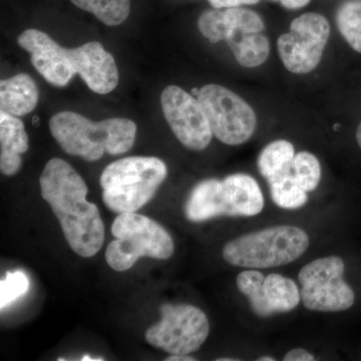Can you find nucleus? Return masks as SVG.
Listing matches in <instances>:
<instances>
[{
  "mask_svg": "<svg viewBox=\"0 0 361 361\" xmlns=\"http://www.w3.org/2000/svg\"><path fill=\"white\" fill-rule=\"evenodd\" d=\"M284 361H314L315 357L305 349L295 348L289 351L285 357Z\"/></svg>",
  "mask_w": 361,
  "mask_h": 361,
  "instance_id": "nucleus-27",
  "label": "nucleus"
},
{
  "mask_svg": "<svg viewBox=\"0 0 361 361\" xmlns=\"http://www.w3.org/2000/svg\"><path fill=\"white\" fill-rule=\"evenodd\" d=\"M160 322L149 327L146 339L171 355H190L203 345L210 332L203 311L189 304H164Z\"/></svg>",
  "mask_w": 361,
  "mask_h": 361,
  "instance_id": "nucleus-8",
  "label": "nucleus"
},
{
  "mask_svg": "<svg viewBox=\"0 0 361 361\" xmlns=\"http://www.w3.org/2000/svg\"><path fill=\"white\" fill-rule=\"evenodd\" d=\"M265 276L257 270H246L237 276L236 283L239 291L249 299L252 310L256 315L266 317L262 298V286Z\"/></svg>",
  "mask_w": 361,
  "mask_h": 361,
  "instance_id": "nucleus-23",
  "label": "nucleus"
},
{
  "mask_svg": "<svg viewBox=\"0 0 361 361\" xmlns=\"http://www.w3.org/2000/svg\"><path fill=\"white\" fill-rule=\"evenodd\" d=\"M39 185L71 250L84 258L97 255L104 245V225L99 208L87 201L85 180L65 160L54 158L45 165Z\"/></svg>",
  "mask_w": 361,
  "mask_h": 361,
  "instance_id": "nucleus-1",
  "label": "nucleus"
},
{
  "mask_svg": "<svg viewBox=\"0 0 361 361\" xmlns=\"http://www.w3.org/2000/svg\"><path fill=\"white\" fill-rule=\"evenodd\" d=\"M266 317L275 313L289 312L295 310L301 300L300 292L290 278L272 273L265 277L262 286Z\"/></svg>",
  "mask_w": 361,
  "mask_h": 361,
  "instance_id": "nucleus-17",
  "label": "nucleus"
},
{
  "mask_svg": "<svg viewBox=\"0 0 361 361\" xmlns=\"http://www.w3.org/2000/svg\"><path fill=\"white\" fill-rule=\"evenodd\" d=\"M197 99L205 111L213 135L219 141L239 146L255 133V111L231 90L219 85H206L199 90Z\"/></svg>",
  "mask_w": 361,
  "mask_h": 361,
  "instance_id": "nucleus-7",
  "label": "nucleus"
},
{
  "mask_svg": "<svg viewBox=\"0 0 361 361\" xmlns=\"http://www.w3.org/2000/svg\"><path fill=\"white\" fill-rule=\"evenodd\" d=\"M292 170L299 186L306 192L314 191L322 179V166L313 154L300 152L292 161Z\"/></svg>",
  "mask_w": 361,
  "mask_h": 361,
  "instance_id": "nucleus-22",
  "label": "nucleus"
},
{
  "mask_svg": "<svg viewBox=\"0 0 361 361\" xmlns=\"http://www.w3.org/2000/svg\"><path fill=\"white\" fill-rule=\"evenodd\" d=\"M166 361H196V358L192 357L189 355H171L166 358Z\"/></svg>",
  "mask_w": 361,
  "mask_h": 361,
  "instance_id": "nucleus-29",
  "label": "nucleus"
},
{
  "mask_svg": "<svg viewBox=\"0 0 361 361\" xmlns=\"http://www.w3.org/2000/svg\"><path fill=\"white\" fill-rule=\"evenodd\" d=\"M263 208L264 197L258 183L251 176L234 174L197 184L188 198L185 214L191 222H203L220 216L251 217Z\"/></svg>",
  "mask_w": 361,
  "mask_h": 361,
  "instance_id": "nucleus-4",
  "label": "nucleus"
},
{
  "mask_svg": "<svg viewBox=\"0 0 361 361\" xmlns=\"http://www.w3.org/2000/svg\"><path fill=\"white\" fill-rule=\"evenodd\" d=\"M167 174V166L156 157L113 161L99 178L104 204L114 213L137 212L154 198Z\"/></svg>",
  "mask_w": 361,
  "mask_h": 361,
  "instance_id": "nucleus-3",
  "label": "nucleus"
},
{
  "mask_svg": "<svg viewBox=\"0 0 361 361\" xmlns=\"http://www.w3.org/2000/svg\"><path fill=\"white\" fill-rule=\"evenodd\" d=\"M71 61L77 75L90 90L99 94H110L118 84V71L113 54L97 42L70 49Z\"/></svg>",
  "mask_w": 361,
  "mask_h": 361,
  "instance_id": "nucleus-13",
  "label": "nucleus"
},
{
  "mask_svg": "<svg viewBox=\"0 0 361 361\" xmlns=\"http://www.w3.org/2000/svg\"><path fill=\"white\" fill-rule=\"evenodd\" d=\"M336 25L343 39L361 54V0H346L336 11Z\"/></svg>",
  "mask_w": 361,
  "mask_h": 361,
  "instance_id": "nucleus-21",
  "label": "nucleus"
},
{
  "mask_svg": "<svg viewBox=\"0 0 361 361\" xmlns=\"http://www.w3.org/2000/svg\"><path fill=\"white\" fill-rule=\"evenodd\" d=\"M197 25L202 35L212 44L225 40L226 25L223 9L214 7L212 9H207L199 16Z\"/></svg>",
  "mask_w": 361,
  "mask_h": 361,
  "instance_id": "nucleus-25",
  "label": "nucleus"
},
{
  "mask_svg": "<svg viewBox=\"0 0 361 361\" xmlns=\"http://www.w3.org/2000/svg\"><path fill=\"white\" fill-rule=\"evenodd\" d=\"M224 42L231 49L237 63L244 68H257L269 56V40L260 32L246 33L237 28H230Z\"/></svg>",
  "mask_w": 361,
  "mask_h": 361,
  "instance_id": "nucleus-16",
  "label": "nucleus"
},
{
  "mask_svg": "<svg viewBox=\"0 0 361 361\" xmlns=\"http://www.w3.org/2000/svg\"><path fill=\"white\" fill-rule=\"evenodd\" d=\"M39 103V90L32 77L18 73L0 82V109L16 116L32 113Z\"/></svg>",
  "mask_w": 361,
  "mask_h": 361,
  "instance_id": "nucleus-15",
  "label": "nucleus"
},
{
  "mask_svg": "<svg viewBox=\"0 0 361 361\" xmlns=\"http://www.w3.org/2000/svg\"><path fill=\"white\" fill-rule=\"evenodd\" d=\"M310 247L307 233L294 226H276L228 242L223 248L226 262L236 267L264 269L289 264Z\"/></svg>",
  "mask_w": 361,
  "mask_h": 361,
  "instance_id": "nucleus-5",
  "label": "nucleus"
},
{
  "mask_svg": "<svg viewBox=\"0 0 361 361\" xmlns=\"http://www.w3.org/2000/svg\"><path fill=\"white\" fill-rule=\"evenodd\" d=\"M0 170L6 176L16 175L21 167V154L28 149L25 123L18 116L0 111Z\"/></svg>",
  "mask_w": 361,
  "mask_h": 361,
  "instance_id": "nucleus-14",
  "label": "nucleus"
},
{
  "mask_svg": "<svg viewBox=\"0 0 361 361\" xmlns=\"http://www.w3.org/2000/svg\"><path fill=\"white\" fill-rule=\"evenodd\" d=\"M295 157V149L290 142L277 140L265 147L258 157L257 166L266 180L274 177L290 167Z\"/></svg>",
  "mask_w": 361,
  "mask_h": 361,
  "instance_id": "nucleus-19",
  "label": "nucleus"
},
{
  "mask_svg": "<svg viewBox=\"0 0 361 361\" xmlns=\"http://www.w3.org/2000/svg\"><path fill=\"white\" fill-rule=\"evenodd\" d=\"M267 180L272 200L280 208L292 210L307 203V192L297 183L292 165Z\"/></svg>",
  "mask_w": 361,
  "mask_h": 361,
  "instance_id": "nucleus-18",
  "label": "nucleus"
},
{
  "mask_svg": "<svg viewBox=\"0 0 361 361\" xmlns=\"http://www.w3.org/2000/svg\"><path fill=\"white\" fill-rule=\"evenodd\" d=\"M258 361H274V358L269 357V356H263V357L258 358Z\"/></svg>",
  "mask_w": 361,
  "mask_h": 361,
  "instance_id": "nucleus-31",
  "label": "nucleus"
},
{
  "mask_svg": "<svg viewBox=\"0 0 361 361\" xmlns=\"http://www.w3.org/2000/svg\"><path fill=\"white\" fill-rule=\"evenodd\" d=\"M75 6L108 26L122 25L129 18L130 0H71Z\"/></svg>",
  "mask_w": 361,
  "mask_h": 361,
  "instance_id": "nucleus-20",
  "label": "nucleus"
},
{
  "mask_svg": "<svg viewBox=\"0 0 361 361\" xmlns=\"http://www.w3.org/2000/svg\"><path fill=\"white\" fill-rule=\"evenodd\" d=\"M30 289V279L23 271L7 272L0 282V308L4 310L16 299L25 295Z\"/></svg>",
  "mask_w": 361,
  "mask_h": 361,
  "instance_id": "nucleus-24",
  "label": "nucleus"
},
{
  "mask_svg": "<svg viewBox=\"0 0 361 361\" xmlns=\"http://www.w3.org/2000/svg\"><path fill=\"white\" fill-rule=\"evenodd\" d=\"M18 45L30 54V63L47 82L56 87H66L77 75L71 61L70 49L44 32L30 28L18 37Z\"/></svg>",
  "mask_w": 361,
  "mask_h": 361,
  "instance_id": "nucleus-12",
  "label": "nucleus"
},
{
  "mask_svg": "<svg viewBox=\"0 0 361 361\" xmlns=\"http://www.w3.org/2000/svg\"><path fill=\"white\" fill-rule=\"evenodd\" d=\"M214 8H233L241 6H254L260 0H208Z\"/></svg>",
  "mask_w": 361,
  "mask_h": 361,
  "instance_id": "nucleus-26",
  "label": "nucleus"
},
{
  "mask_svg": "<svg viewBox=\"0 0 361 361\" xmlns=\"http://www.w3.org/2000/svg\"><path fill=\"white\" fill-rule=\"evenodd\" d=\"M161 111L178 141L192 151H203L212 140V130L198 99L177 85L161 92Z\"/></svg>",
  "mask_w": 361,
  "mask_h": 361,
  "instance_id": "nucleus-11",
  "label": "nucleus"
},
{
  "mask_svg": "<svg viewBox=\"0 0 361 361\" xmlns=\"http://www.w3.org/2000/svg\"><path fill=\"white\" fill-rule=\"evenodd\" d=\"M356 142H357L358 146L361 149V122L358 125L357 130H356Z\"/></svg>",
  "mask_w": 361,
  "mask_h": 361,
  "instance_id": "nucleus-30",
  "label": "nucleus"
},
{
  "mask_svg": "<svg viewBox=\"0 0 361 361\" xmlns=\"http://www.w3.org/2000/svg\"><path fill=\"white\" fill-rule=\"evenodd\" d=\"M272 1H277V0H272Z\"/></svg>",
  "mask_w": 361,
  "mask_h": 361,
  "instance_id": "nucleus-32",
  "label": "nucleus"
},
{
  "mask_svg": "<svg viewBox=\"0 0 361 361\" xmlns=\"http://www.w3.org/2000/svg\"><path fill=\"white\" fill-rule=\"evenodd\" d=\"M111 231L115 240L106 247V260L118 272L130 269L142 257L167 260L174 254V242L167 230L146 216L118 214Z\"/></svg>",
  "mask_w": 361,
  "mask_h": 361,
  "instance_id": "nucleus-6",
  "label": "nucleus"
},
{
  "mask_svg": "<svg viewBox=\"0 0 361 361\" xmlns=\"http://www.w3.org/2000/svg\"><path fill=\"white\" fill-rule=\"evenodd\" d=\"M345 265L338 256L316 259L298 274L303 305L311 311L339 312L355 304V294L343 279Z\"/></svg>",
  "mask_w": 361,
  "mask_h": 361,
  "instance_id": "nucleus-9",
  "label": "nucleus"
},
{
  "mask_svg": "<svg viewBox=\"0 0 361 361\" xmlns=\"http://www.w3.org/2000/svg\"><path fill=\"white\" fill-rule=\"evenodd\" d=\"M49 130L63 152L87 161L99 160L104 153L122 155L134 146L137 125L123 118L92 122L80 114L61 111L52 116Z\"/></svg>",
  "mask_w": 361,
  "mask_h": 361,
  "instance_id": "nucleus-2",
  "label": "nucleus"
},
{
  "mask_svg": "<svg viewBox=\"0 0 361 361\" xmlns=\"http://www.w3.org/2000/svg\"><path fill=\"white\" fill-rule=\"evenodd\" d=\"M330 37L329 20L316 13H304L277 40L278 54L286 70L305 75L319 65Z\"/></svg>",
  "mask_w": 361,
  "mask_h": 361,
  "instance_id": "nucleus-10",
  "label": "nucleus"
},
{
  "mask_svg": "<svg viewBox=\"0 0 361 361\" xmlns=\"http://www.w3.org/2000/svg\"><path fill=\"white\" fill-rule=\"evenodd\" d=\"M282 6L287 9H299L307 6L310 0H280Z\"/></svg>",
  "mask_w": 361,
  "mask_h": 361,
  "instance_id": "nucleus-28",
  "label": "nucleus"
}]
</instances>
